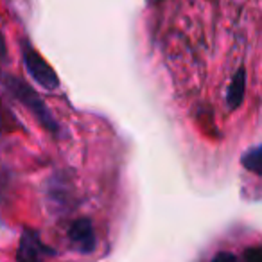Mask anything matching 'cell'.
Returning <instances> with one entry per match:
<instances>
[{"instance_id":"obj_6","label":"cell","mask_w":262,"mask_h":262,"mask_svg":"<svg viewBox=\"0 0 262 262\" xmlns=\"http://www.w3.org/2000/svg\"><path fill=\"white\" fill-rule=\"evenodd\" d=\"M243 165L248 171L255 172V174H260V147L255 146L251 151H248L243 157Z\"/></svg>"},{"instance_id":"obj_7","label":"cell","mask_w":262,"mask_h":262,"mask_svg":"<svg viewBox=\"0 0 262 262\" xmlns=\"http://www.w3.org/2000/svg\"><path fill=\"white\" fill-rule=\"evenodd\" d=\"M4 56H6V43H4L2 34H0V63L4 61Z\"/></svg>"},{"instance_id":"obj_3","label":"cell","mask_w":262,"mask_h":262,"mask_svg":"<svg viewBox=\"0 0 262 262\" xmlns=\"http://www.w3.org/2000/svg\"><path fill=\"white\" fill-rule=\"evenodd\" d=\"M54 255L52 248H49L45 243H41L40 235L31 230H24V235L20 239L18 253L16 258L18 262H43L45 257Z\"/></svg>"},{"instance_id":"obj_1","label":"cell","mask_w":262,"mask_h":262,"mask_svg":"<svg viewBox=\"0 0 262 262\" xmlns=\"http://www.w3.org/2000/svg\"><path fill=\"white\" fill-rule=\"evenodd\" d=\"M4 84L9 92L13 94V97L18 99L27 110L34 115V119L41 124L47 131H51L52 135H59V124L54 119V115L51 113V110L47 108V104L43 102V99L20 77L15 76H6Z\"/></svg>"},{"instance_id":"obj_4","label":"cell","mask_w":262,"mask_h":262,"mask_svg":"<svg viewBox=\"0 0 262 262\" xmlns=\"http://www.w3.org/2000/svg\"><path fill=\"white\" fill-rule=\"evenodd\" d=\"M69 239L72 243V246L83 255L92 253L95 250V246H97V237H95L94 232V225L86 217L77 219V221H74L70 225Z\"/></svg>"},{"instance_id":"obj_2","label":"cell","mask_w":262,"mask_h":262,"mask_svg":"<svg viewBox=\"0 0 262 262\" xmlns=\"http://www.w3.org/2000/svg\"><path fill=\"white\" fill-rule=\"evenodd\" d=\"M22 56H24V63H26L27 72L31 74V77H33L41 88L51 90V92L58 90L59 79H58V76H56V72L52 70V67L38 54L36 49L31 43H27V41L22 43Z\"/></svg>"},{"instance_id":"obj_5","label":"cell","mask_w":262,"mask_h":262,"mask_svg":"<svg viewBox=\"0 0 262 262\" xmlns=\"http://www.w3.org/2000/svg\"><path fill=\"white\" fill-rule=\"evenodd\" d=\"M244 88H246V76H244V70H237V74L233 76L232 83L228 86V94H226V102H228L230 108H237L241 106L244 97Z\"/></svg>"}]
</instances>
